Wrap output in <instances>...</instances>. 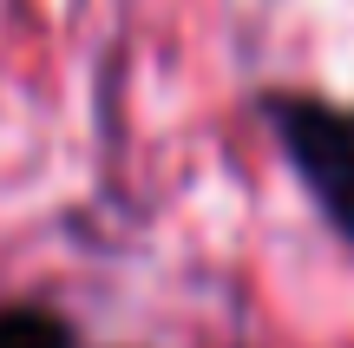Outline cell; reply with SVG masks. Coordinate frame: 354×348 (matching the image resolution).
I'll use <instances>...</instances> for the list:
<instances>
[{
    "label": "cell",
    "mask_w": 354,
    "mask_h": 348,
    "mask_svg": "<svg viewBox=\"0 0 354 348\" xmlns=\"http://www.w3.org/2000/svg\"><path fill=\"white\" fill-rule=\"evenodd\" d=\"M0 348H79V336L66 315L39 309V302H13L0 309Z\"/></svg>",
    "instance_id": "cell-2"
},
{
    "label": "cell",
    "mask_w": 354,
    "mask_h": 348,
    "mask_svg": "<svg viewBox=\"0 0 354 348\" xmlns=\"http://www.w3.org/2000/svg\"><path fill=\"white\" fill-rule=\"evenodd\" d=\"M263 118L289 171L302 178L308 204L335 223V237L354 244V105L282 86V92H263Z\"/></svg>",
    "instance_id": "cell-1"
}]
</instances>
